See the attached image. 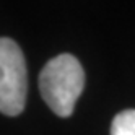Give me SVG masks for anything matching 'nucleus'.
Returning a JSON list of instances; mask_svg holds the SVG:
<instances>
[{"label":"nucleus","instance_id":"obj_2","mask_svg":"<svg viewBox=\"0 0 135 135\" xmlns=\"http://www.w3.org/2000/svg\"><path fill=\"white\" fill-rule=\"evenodd\" d=\"M28 73L25 55L13 39L0 37V112L21 114L26 104Z\"/></svg>","mask_w":135,"mask_h":135},{"label":"nucleus","instance_id":"obj_3","mask_svg":"<svg viewBox=\"0 0 135 135\" xmlns=\"http://www.w3.org/2000/svg\"><path fill=\"white\" fill-rule=\"evenodd\" d=\"M111 135H135V109L120 111L111 124Z\"/></svg>","mask_w":135,"mask_h":135},{"label":"nucleus","instance_id":"obj_1","mask_svg":"<svg viewBox=\"0 0 135 135\" xmlns=\"http://www.w3.org/2000/svg\"><path fill=\"white\" fill-rule=\"evenodd\" d=\"M83 86V67L72 54H60L51 59L39 73V91L42 99L60 117L72 115Z\"/></svg>","mask_w":135,"mask_h":135}]
</instances>
